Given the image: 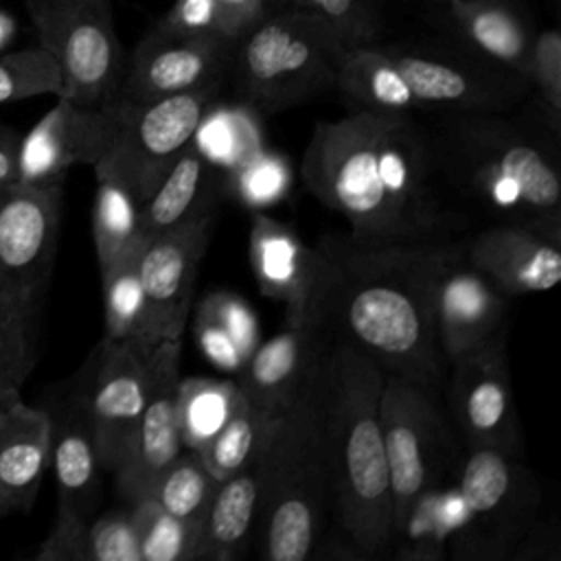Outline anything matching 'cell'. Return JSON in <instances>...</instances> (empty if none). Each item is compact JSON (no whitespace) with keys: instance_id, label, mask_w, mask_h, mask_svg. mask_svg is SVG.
I'll use <instances>...</instances> for the list:
<instances>
[{"instance_id":"35","label":"cell","mask_w":561,"mask_h":561,"mask_svg":"<svg viewBox=\"0 0 561 561\" xmlns=\"http://www.w3.org/2000/svg\"><path fill=\"white\" fill-rule=\"evenodd\" d=\"M140 561H197V524L169 515L149 497L129 504Z\"/></svg>"},{"instance_id":"42","label":"cell","mask_w":561,"mask_h":561,"mask_svg":"<svg viewBox=\"0 0 561 561\" xmlns=\"http://www.w3.org/2000/svg\"><path fill=\"white\" fill-rule=\"evenodd\" d=\"M4 318H28V316L15 313V311L9 307V302H7L4 294H2V287H0V320H4Z\"/></svg>"},{"instance_id":"40","label":"cell","mask_w":561,"mask_h":561,"mask_svg":"<svg viewBox=\"0 0 561 561\" xmlns=\"http://www.w3.org/2000/svg\"><path fill=\"white\" fill-rule=\"evenodd\" d=\"M528 83L537 90L548 125L559 134L561 121V35L557 28H546L535 35Z\"/></svg>"},{"instance_id":"44","label":"cell","mask_w":561,"mask_h":561,"mask_svg":"<svg viewBox=\"0 0 561 561\" xmlns=\"http://www.w3.org/2000/svg\"><path fill=\"white\" fill-rule=\"evenodd\" d=\"M0 511H2V504H0Z\"/></svg>"},{"instance_id":"37","label":"cell","mask_w":561,"mask_h":561,"mask_svg":"<svg viewBox=\"0 0 561 561\" xmlns=\"http://www.w3.org/2000/svg\"><path fill=\"white\" fill-rule=\"evenodd\" d=\"M42 94H61V75L53 55L37 46L0 55V105Z\"/></svg>"},{"instance_id":"38","label":"cell","mask_w":561,"mask_h":561,"mask_svg":"<svg viewBox=\"0 0 561 561\" xmlns=\"http://www.w3.org/2000/svg\"><path fill=\"white\" fill-rule=\"evenodd\" d=\"M35 318L0 320V410L22 399L20 390L35 366Z\"/></svg>"},{"instance_id":"25","label":"cell","mask_w":561,"mask_h":561,"mask_svg":"<svg viewBox=\"0 0 561 561\" xmlns=\"http://www.w3.org/2000/svg\"><path fill=\"white\" fill-rule=\"evenodd\" d=\"M215 193V167L193 140L160 178L156 188L140 202L145 241L197 217L213 215Z\"/></svg>"},{"instance_id":"13","label":"cell","mask_w":561,"mask_h":561,"mask_svg":"<svg viewBox=\"0 0 561 561\" xmlns=\"http://www.w3.org/2000/svg\"><path fill=\"white\" fill-rule=\"evenodd\" d=\"M399 68L416 110L506 112L519 103L530 83L519 75L478 57L467 59L440 50L386 46Z\"/></svg>"},{"instance_id":"10","label":"cell","mask_w":561,"mask_h":561,"mask_svg":"<svg viewBox=\"0 0 561 561\" xmlns=\"http://www.w3.org/2000/svg\"><path fill=\"white\" fill-rule=\"evenodd\" d=\"M434 392L414 381L383 375L379 421L392 495L394 533L427 493L440 489L449 462V434Z\"/></svg>"},{"instance_id":"27","label":"cell","mask_w":561,"mask_h":561,"mask_svg":"<svg viewBox=\"0 0 561 561\" xmlns=\"http://www.w3.org/2000/svg\"><path fill=\"white\" fill-rule=\"evenodd\" d=\"M447 13L469 48L528 81L535 33L506 0H445Z\"/></svg>"},{"instance_id":"14","label":"cell","mask_w":561,"mask_h":561,"mask_svg":"<svg viewBox=\"0 0 561 561\" xmlns=\"http://www.w3.org/2000/svg\"><path fill=\"white\" fill-rule=\"evenodd\" d=\"M451 423L467 449L522 451L504 331L451 359Z\"/></svg>"},{"instance_id":"43","label":"cell","mask_w":561,"mask_h":561,"mask_svg":"<svg viewBox=\"0 0 561 561\" xmlns=\"http://www.w3.org/2000/svg\"><path fill=\"white\" fill-rule=\"evenodd\" d=\"M9 37H11V22L0 15V48H2V44H4Z\"/></svg>"},{"instance_id":"7","label":"cell","mask_w":561,"mask_h":561,"mask_svg":"<svg viewBox=\"0 0 561 561\" xmlns=\"http://www.w3.org/2000/svg\"><path fill=\"white\" fill-rule=\"evenodd\" d=\"M460 522L451 535L454 557H508L535 522L541 493L517 454L467 449L458 473Z\"/></svg>"},{"instance_id":"32","label":"cell","mask_w":561,"mask_h":561,"mask_svg":"<svg viewBox=\"0 0 561 561\" xmlns=\"http://www.w3.org/2000/svg\"><path fill=\"white\" fill-rule=\"evenodd\" d=\"M136 261H138V254L101 272L103 313H105L103 337L116 340V342H138V344L156 346L160 342L156 340L149 322Z\"/></svg>"},{"instance_id":"36","label":"cell","mask_w":561,"mask_h":561,"mask_svg":"<svg viewBox=\"0 0 561 561\" xmlns=\"http://www.w3.org/2000/svg\"><path fill=\"white\" fill-rule=\"evenodd\" d=\"M272 7H291L322 22L348 50L373 44L379 33L375 0H270Z\"/></svg>"},{"instance_id":"8","label":"cell","mask_w":561,"mask_h":561,"mask_svg":"<svg viewBox=\"0 0 561 561\" xmlns=\"http://www.w3.org/2000/svg\"><path fill=\"white\" fill-rule=\"evenodd\" d=\"M219 88L210 85L151 101L116 96V131L105 153L92 164L94 175L121 182L142 202L195 140L217 103Z\"/></svg>"},{"instance_id":"1","label":"cell","mask_w":561,"mask_h":561,"mask_svg":"<svg viewBox=\"0 0 561 561\" xmlns=\"http://www.w3.org/2000/svg\"><path fill=\"white\" fill-rule=\"evenodd\" d=\"M430 138L412 114L362 110L316 125L300 160L309 193L368 243H427L443 226Z\"/></svg>"},{"instance_id":"41","label":"cell","mask_w":561,"mask_h":561,"mask_svg":"<svg viewBox=\"0 0 561 561\" xmlns=\"http://www.w3.org/2000/svg\"><path fill=\"white\" fill-rule=\"evenodd\" d=\"M20 147H22V136L0 123V193L20 180Z\"/></svg>"},{"instance_id":"31","label":"cell","mask_w":561,"mask_h":561,"mask_svg":"<svg viewBox=\"0 0 561 561\" xmlns=\"http://www.w3.org/2000/svg\"><path fill=\"white\" fill-rule=\"evenodd\" d=\"M270 9V0H175L156 26L234 44Z\"/></svg>"},{"instance_id":"20","label":"cell","mask_w":561,"mask_h":561,"mask_svg":"<svg viewBox=\"0 0 561 561\" xmlns=\"http://www.w3.org/2000/svg\"><path fill=\"white\" fill-rule=\"evenodd\" d=\"M116 131L114 99L103 105H81L57 96V103L22 138V184H57L77 164H94Z\"/></svg>"},{"instance_id":"24","label":"cell","mask_w":561,"mask_h":561,"mask_svg":"<svg viewBox=\"0 0 561 561\" xmlns=\"http://www.w3.org/2000/svg\"><path fill=\"white\" fill-rule=\"evenodd\" d=\"M50 467V412L22 399L0 410V504L28 511Z\"/></svg>"},{"instance_id":"33","label":"cell","mask_w":561,"mask_h":561,"mask_svg":"<svg viewBox=\"0 0 561 561\" xmlns=\"http://www.w3.org/2000/svg\"><path fill=\"white\" fill-rule=\"evenodd\" d=\"M217 480L208 473L195 449L184 447L156 478L147 497L173 517L197 524L208 506Z\"/></svg>"},{"instance_id":"21","label":"cell","mask_w":561,"mask_h":561,"mask_svg":"<svg viewBox=\"0 0 561 561\" xmlns=\"http://www.w3.org/2000/svg\"><path fill=\"white\" fill-rule=\"evenodd\" d=\"M250 263L259 289L283 302L287 322H320V261L313 245H307L289 226L256 210L250 228Z\"/></svg>"},{"instance_id":"12","label":"cell","mask_w":561,"mask_h":561,"mask_svg":"<svg viewBox=\"0 0 561 561\" xmlns=\"http://www.w3.org/2000/svg\"><path fill=\"white\" fill-rule=\"evenodd\" d=\"M153 348L103 337L75 388L83 401L101 467L112 473L118 469L145 408Z\"/></svg>"},{"instance_id":"26","label":"cell","mask_w":561,"mask_h":561,"mask_svg":"<svg viewBox=\"0 0 561 561\" xmlns=\"http://www.w3.org/2000/svg\"><path fill=\"white\" fill-rule=\"evenodd\" d=\"M259 460L219 480L197 522V561H234L254 543Z\"/></svg>"},{"instance_id":"23","label":"cell","mask_w":561,"mask_h":561,"mask_svg":"<svg viewBox=\"0 0 561 561\" xmlns=\"http://www.w3.org/2000/svg\"><path fill=\"white\" fill-rule=\"evenodd\" d=\"M50 412V410H48ZM50 467L59 524H88L101 500V460L77 390L50 412Z\"/></svg>"},{"instance_id":"6","label":"cell","mask_w":561,"mask_h":561,"mask_svg":"<svg viewBox=\"0 0 561 561\" xmlns=\"http://www.w3.org/2000/svg\"><path fill=\"white\" fill-rule=\"evenodd\" d=\"M344 53L313 15L272 7L232 44L228 75L245 103L280 112L335 88Z\"/></svg>"},{"instance_id":"29","label":"cell","mask_w":561,"mask_h":561,"mask_svg":"<svg viewBox=\"0 0 561 561\" xmlns=\"http://www.w3.org/2000/svg\"><path fill=\"white\" fill-rule=\"evenodd\" d=\"M92 237L101 272L138 254L145 245L140 202L121 182L107 175H96Z\"/></svg>"},{"instance_id":"15","label":"cell","mask_w":561,"mask_h":561,"mask_svg":"<svg viewBox=\"0 0 561 561\" xmlns=\"http://www.w3.org/2000/svg\"><path fill=\"white\" fill-rule=\"evenodd\" d=\"M180 348L182 340H162L153 348L147 401L127 451L114 471L116 491L127 504L147 497L156 478L184 449L178 412Z\"/></svg>"},{"instance_id":"2","label":"cell","mask_w":561,"mask_h":561,"mask_svg":"<svg viewBox=\"0 0 561 561\" xmlns=\"http://www.w3.org/2000/svg\"><path fill=\"white\" fill-rule=\"evenodd\" d=\"M318 320L331 337L368 355L383 375L434 392L443 351L432 318V280L443 243H368L324 234Z\"/></svg>"},{"instance_id":"4","label":"cell","mask_w":561,"mask_h":561,"mask_svg":"<svg viewBox=\"0 0 561 561\" xmlns=\"http://www.w3.org/2000/svg\"><path fill=\"white\" fill-rule=\"evenodd\" d=\"M383 370L362 351L333 337L327 359L324 430L331 511L351 550L381 559L394 543L392 495L379 397Z\"/></svg>"},{"instance_id":"18","label":"cell","mask_w":561,"mask_h":561,"mask_svg":"<svg viewBox=\"0 0 561 561\" xmlns=\"http://www.w3.org/2000/svg\"><path fill=\"white\" fill-rule=\"evenodd\" d=\"M506 298L471 265L462 243H443L432 280V318L443 357L451 362L497 335Z\"/></svg>"},{"instance_id":"28","label":"cell","mask_w":561,"mask_h":561,"mask_svg":"<svg viewBox=\"0 0 561 561\" xmlns=\"http://www.w3.org/2000/svg\"><path fill=\"white\" fill-rule=\"evenodd\" d=\"M335 88L362 110L399 114L416 110L390 53L375 42L348 48L342 55Z\"/></svg>"},{"instance_id":"3","label":"cell","mask_w":561,"mask_h":561,"mask_svg":"<svg viewBox=\"0 0 561 561\" xmlns=\"http://www.w3.org/2000/svg\"><path fill=\"white\" fill-rule=\"evenodd\" d=\"M559 134L504 112H458L430 138L432 160L473 202L508 224L561 239Z\"/></svg>"},{"instance_id":"39","label":"cell","mask_w":561,"mask_h":561,"mask_svg":"<svg viewBox=\"0 0 561 561\" xmlns=\"http://www.w3.org/2000/svg\"><path fill=\"white\" fill-rule=\"evenodd\" d=\"M81 561H140L129 504L88 522L81 539Z\"/></svg>"},{"instance_id":"34","label":"cell","mask_w":561,"mask_h":561,"mask_svg":"<svg viewBox=\"0 0 561 561\" xmlns=\"http://www.w3.org/2000/svg\"><path fill=\"white\" fill-rule=\"evenodd\" d=\"M239 394L237 383L217 379H180L178 412L182 445L197 449L228 416Z\"/></svg>"},{"instance_id":"19","label":"cell","mask_w":561,"mask_h":561,"mask_svg":"<svg viewBox=\"0 0 561 561\" xmlns=\"http://www.w3.org/2000/svg\"><path fill=\"white\" fill-rule=\"evenodd\" d=\"M331 333L320 322H287L256 346L237 381L243 399L259 412L276 419L289 410L324 370Z\"/></svg>"},{"instance_id":"17","label":"cell","mask_w":561,"mask_h":561,"mask_svg":"<svg viewBox=\"0 0 561 561\" xmlns=\"http://www.w3.org/2000/svg\"><path fill=\"white\" fill-rule=\"evenodd\" d=\"M213 215L197 217L145 241L138 252V278L158 342L182 340L199 263L210 241Z\"/></svg>"},{"instance_id":"11","label":"cell","mask_w":561,"mask_h":561,"mask_svg":"<svg viewBox=\"0 0 561 561\" xmlns=\"http://www.w3.org/2000/svg\"><path fill=\"white\" fill-rule=\"evenodd\" d=\"M61 206L64 182H18L0 193V287L20 316H37L55 263Z\"/></svg>"},{"instance_id":"30","label":"cell","mask_w":561,"mask_h":561,"mask_svg":"<svg viewBox=\"0 0 561 561\" xmlns=\"http://www.w3.org/2000/svg\"><path fill=\"white\" fill-rule=\"evenodd\" d=\"M274 421L239 392L226 421L195 451L217 482L226 480L259 460Z\"/></svg>"},{"instance_id":"16","label":"cell","mask_w":561,"mask_h":561,"mask_svg":"<svg viewBox=\"0 0 561 561\" xmlns=\"http://www.w3.org/2000/svg\"><path fill=\"white\" fill-rule=\"evenodd\" d=\"M232 44L206 35L173 33L153 26L125 61L121 99L151 101L199 88L221 85Z\"/></svg>"},{"instance_id":"22","label":"cell","mask_w":561,"mask_h":561,"mask_svg":"<svg viewBox=\"0 0 561 561\" xmlns=\"http://www.w3.org/2000/svg\"><path fill=\"white\" fill-rule=\"evenodd\" d=\"M559 241L548 232L502 221L462 243L467 259L506 296L541 294L561 280Z\"/></svg>"},{"instance_id":"5","label":"cell","mask_w":561,"mask_h":561,"mask_svg":"<svg viewBox=\"0 0 561 561\" xmlns=\"http://www.w3.org/2000/svg\"><path fill=\"white\" fill-rule=\"evenodd\" d=\"M324 394L327 364L311 388L276 416L259 456L254 543L265 561H305L324 533L331 513Z\"/></svg>"},{"instance_id":"9","label":"cell","mask_w":561,"mask_h":561,"mask_svg":"<svg viewBox=\"0 0 561 561\" xmlns=\"http://www.w3.org/2000/svg\"><path fill=\"white\" fill-rule=\"evenodd\" d=\"M26 11L61 75V94L81 105L118 96L125 55L112 0H26Z\"/></svg>"}]
</instances>
